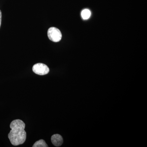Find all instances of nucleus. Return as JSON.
<instances>
[{
    "mask_svg": "<svg viewBox=\"0 0 147 147\" xmlns=\"http://www.w3.org/2000/svg\"><path fill=\"white\" fill-rule=\"evenodd\" d=\"M26 125L23 121L16 119L11 123V129L8 137L11 143L14 146L24 144L26 139V132L25 131Z\"/></svg>",
    "mask_w": 147,
    "mask_h": 147,
    "instance_id": "f257e3e1",
    "label": "nucleus"
},
{
    "mask_svg": "<svg viewBox=\"0 0 147 147\" xmlns=\"http://www.w3.org/2000/svg\"><path fill=\"white\" fill-rule=\"evenodd\" d=\"M47 35L50 40L53 42H59L62 38V34L60 31L55 27H52L49 29L47 31Z\"/></svg>",
    "mask_w": 147,
    "mask_h": 147,
    "instance_id": "f03ea898",
    "label": "nucleus"
},
{
    "mask_svg": "<svg viewBox=\"0 0 147 147\" xmlns=\"http://www.w3.org/2000/svg\"><path fill=\"white\" fill-rule=\"evenodd\" d=\"M32 70L35 73L39 75H44L49 73L50 69L47 65L44 64H36L33 66Z\"/></svg>",
    "mask_w": 147,
    "mask_h": 147,
    "instance_id": "7ed1b4c3",
    "label": "nucleus"
},
{
    "mask_svg": "<svg viewBox=\"0 0 147 147\" xmlns=\"http://www.w3.org/2000/svg\"><path fill=\"white\" fill-rule=\"evenodd\" d=\"M51 141L54 146L56 147L60 146L63 143V139L59 134H54L51 137Z\"/></svg>",
    "mask_w": 147,
    "mask_h": 147,
    "instance_id": "20e7f679",
    "label": "nucleus"
},
{
    "mask_svg": "<svg viewBox=\"0 0 147 147\" xmlns=\"http://www.w3.org/2000/svg\"><path fill=\"white\" fill-rule=\"evenodd\" d=\"M33 147H47L48 146L43 139H40L37 141L32 146Z\"/></svg>",
    "mask_w": 147,
    "mask_h": 147,
    "instance_id": "39448f33",
    "label": "nucleus"
},
{
    "mask_svg": "<svg viewBox=\"0 0 147 147\" xmlns=\"http://www.w3.org/2000/svg\"><path fill=\"white\" fill-rule=\"evenodd\" d=\"M91 16V11L88 9H84L82 12V18L84 20H87Z\"/></svg>",
    "mask_w": 147,
    "mask_h": 147,
    "instance_id": "423d86ee",
    "label": "nucleus"
},
{
    "mask_svg": "<svg viewBox=\"0 0 147 147\" xmlns=\"http://www.w3.org/2000/svg\"><path fill=\"white\" fill-rule=\"evenodd\" d=\"M1 18H2V14L1 11L0 10V27L1 26Z\"/></svg>",
    "mask_w": 147,
    "mask_h": 147,
    "instance_id": "0eeeda50",
    "label": "nucleus"
}]
</instances>
